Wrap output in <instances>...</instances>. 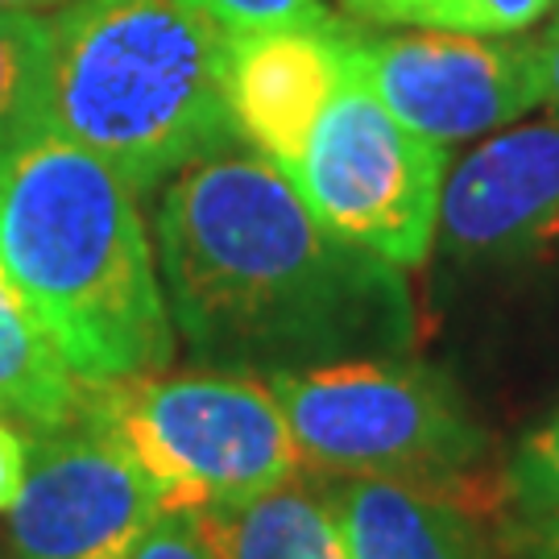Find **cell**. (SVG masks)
Masks as SVG:
<instances>
[{"mask_svg":"<svg viewBox=\"0 0 559 559\" xmlns=\"http://www.w3.org/2000/svg\"><path fill=\"white\" fill-rule=\"evenodd\" d=\"M154 237L170 320L200 365L278 373L415 336L399 270L328 233L258 154L224 150L179 170Z\"/></svg>","mask_w":559,"mask_h":559,"instance_id":"obj_1","label":"cell"},{"mask_svg":"<svg viewBox=\"0 0 559 559\" xmlns=\"http://www.w3.org/2000/svg\"><path fill=\"white\" fill-rule=\"evenodd\" d=\"M0 274L87 385L175 360L133 187L50 129L0 154Z\"/></svg>","mask_w":559,"mask_h":559,"instance_id":"obj_2","label":"cell"},{"mask_svg":"<svg viewBox=\"0 0 559 559\" xmlns=\"http://www.w3.org/2000/svg\"><path fill=\"white\" fill-rule=\"evenodd\" d=\"M228 41L200 0H75L50 17L46 129L141 200L233 150Z\"/></svg>","mask_w":559,"mask_h":559,"instance_id":"obj_3","label":"cell"},{"mask_svg":"<svg viewBox=\"0 0 559 559\" xmlns=\"http://www.w3.org/2000/svg\"><path fill=\"white\" fill-rule=\"evenodd\" d=\"M80 423L138 468L162 514L237 506L302 473L274 390L237 369L87 385Z\"/></svg>","mask_w":559,"mask_h":559,"instance_id":"obj_4","label":"cell"},{"mask_svg":"<svg viewBox=\"0 0 559 559\" xmlns=\"http://www.w3.org/2000/svg\"><path fill=\"white\" fill-rule=\"evenodd\" d=\"M302 468L323 477H394L460 489L485 456V431L456 385L415 360L348 357L265 373Z\"/></svg>","mask_w":559,"mask_h":559,"instance_id":"obj_5","label":"cell"},{"mask_svg":"<svg viewBox=\"0 0 559 559\" xmlns=\"http://www.w3.org/2000/svg\"><path fill=\"white\" fill-rule=\"evenodd\" d=\"M448 150L419 138L348 71L290 182L311 216L394 270L423 265L440 233Z\"/></svg>","mask_w":559,"mask_h":559,"instance_id":"obj_6","label":"cell"},{"mask_svg":"<svg viewBox=\"0 0 559 559\" xmlns=\"http://www.w3.org/2000/svg\"><path fill=\"white\" fill-rule=\"evenodd\" d=\"M348 71L394 117L436 145L506 129L543 104L535 38H477L448 29L365 34L348 25Z\"/></svg>","mask_w":559,"mask_h":559,"instance_id":"obj_7","label":"cell"},{"mask_svg":"<svg viewBox=\"0 0 559 559\" xmlns=\"http://www.w3.org/2000/svg\"><path fill=\"white\" fill-rule=\"evenodd\" d=\"M158 514L138 468L87 423H71L29 436L9 543L17 559H133Z\"/></svg>","mask_w":559,"mask_h":559,"instance_id":"obj_8","label":"cell"},{"mask_svg":"<svg viewBox=\"0 0 559 559\" xmlns=\"http://www.w3.org/2000/svg\"><path fill=\"white\" fill-rule=\"evenodd\" d=\"M440 240L460 261L559 258V120L501 129L448 170Z\"/></svg>","mask_w":559,"mask_h":559,"instance_id":"obj_9","label":"cell"},{"mask_svg":"<svg viewBox=\"0 0 559 559\" xmlns=\"http://www.w3.org/2000/svg\"><path fill=\"white\" fill-rule=\"evenodd\" d=\"M348 25L302 17L274 29H249L228 41V112L237 138L290 179L316 120L348 75Z\"/></svg>","mask_w":559,"mask_h":559,"instance_id":"obj_10","label":"cell"},{"mask_svg":"<svg viewBox=\"0 0 559 559\" xmlns=\"http://www.w3.org/2000/svg\"><path fill=\"white\" fill-rule=\"evenodd\" d=\"M348 559H493L460 489L394 477L323 485Z\"/></svg>","mask_w":559,"mask_h":559,"instance_id":"obj_11","label":"cell"},{"mask_svg":"<svg viewBox=\"0 0 559 559\" xmlns=\"http://www.w3.org/2000/svg\"><path fill=\"white\" fill-rule=\"evenodd\" d=\"M221 559H348L328 493L302 477L237 506L195 514Z\"/></svg>","mask_w":559,"mask_h":559,"instance_id":"obj_12","label":"cell"},{"mask_svg":"<svg viewBox=\"0 0 559 559\" xmlns=\"http://www.w3.org/2000/svg\"><path fill=\"white\" fill-rule=\"evenodd\" d=\"M87 381L71 373L55 340L0 274V423H21L25 436L59 431L83 419Z\"/></svg>","mask_w":559,"mask_h":559,"instance_id":"obj_13","label":"cell"},{"mask_svg":"<svg viewBox=\"0 0 559 559\" xmlns=\"http://www.w3.org/2000/svg\"><path fill=\"white\" fill-rule=\"evenodd\" d=\"M50 21L0 9V154L46 133Z\"/></svg>","mask_w":559,"mask_h":559,"instance_id":"obj_14","label":"cell"},{"mask_svg":"<svg viewBox=\"0 0 559 559\" xmlns=\"http://www.w3.org/2000/svg\"><path fill=\"white\" fill-rule=\"evenodd\" d=\"M353 17L406 29H448L477 38H514L543 21L559 0H340Z\"/></svg>","mask_w":559,"mask_h":559,"instance_id":"obj_15","label":"cell"},{"mask_svg":"<svg viewBox=\"0 0 559 559\" xmlns=\"http://www.w3.org/2000/svg\"><path fill=\"white\" fill-rule=\"evenodd\" d=\"M506 506L522 535L559 526V415L535 427L506 468Z\"/></svg>","mask_w":559,"mask_h":559,"instance_id":"obj_16","label":"cell"},{"mask_svg":"<svg viewBox=\"0 0 559 559\" xmlns=\"http://www.w3.org/2000/svg\"><path fill=\"white\" fill-rule=\"evenodd\" d=\"M200 4L228 34L274 29V25H290L320 13V0H200Z\"/></svg>","mask_w":559,"mask_h":559,"instance_id":"obj_17","label":"cell"},{"mask_svg":"<svg viewBox=\"0 0 559 559\" xmlns=\"http://www.w3.org/2000/svg\"><path fill=\"white\" fill-rule=\"evenodd\" d=\"M133 559H221L203 539L195 514H158Z\"/></svg>","mask_w":559,"mask_h":559,"instance_id":"obj_18","label":"cell"},{"mask_svg":"<svg viewBox=\"0 0 559 559\" xmlns=\"http://www.w3.org/2000/svg\"><path fill=\"white\" fill-rule=\"evenodd\" d=\"M25 468H29V436L0 423V514L13 510V501L21 498Z\"/></svg>","mask_w":559,"mask_h":559,"instance_id":"obj_19","label":"cell"},{"mask_svg":"<svg viewBox=\"0 0 559 559\" xmlns=\"http://www.w3.org/2000/svg\"><path fill=\"white\" fill-rule=\"evenodd\" d=\"M539 50V71H543V104L556 112L559 120V13L551 17V25L535 38Z\"/></svg>","mask_w":559,"mask_h":559,"instance_id":"obj_20","label":"cell"},{"mask_svg":"<svg viewBox=\"0 0 559 559\" xmlns=\"http://www.w3.org/2000/svg\"><path fill=\"white\" fill-rule=\"evenodd\" d=\"M526 559H559V526L556 531H535V535H522Z\"/></svg>","mask_w":559,"mask_h":559,"instance_id":"obj_21","label":"cell"},{"mask_svg":"<svg viewBox=\"0 0 559 559\" xmlns=\"http://www.w3.org/2000/svg\"><path fill=\"white\" fill-rule=\"evenodd\" d=\"M67 4H75V0H0V9H9V13H34V17L59 13Z\"/></svg>","mask_w":559,"mask_h":559,"instance_id":"obj_22","label":"cell"}]
</instances>
